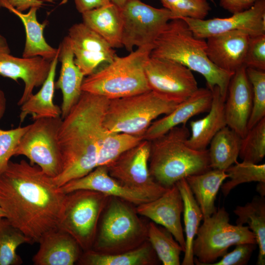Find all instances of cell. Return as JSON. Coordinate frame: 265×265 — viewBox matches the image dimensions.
Returning a JSON list of instances; mask_svg holds the SVG:
<instances>
[{
    "instance_id": "6da1fadb",
    "label": "cell",
    "mask_w": 265,
    "mask_h": 265,
    "mask_svg": "<svg viewBox=\"0 0 265 265\" xmlns=\"http://www.w3.org/2000/svg\"><path fill=\"white\" fill-rule=\"evenodd\" d=\"M66 195L53 178L24 159L10 161L0 174V208L30 243L58 229Z\"/></svg>"
},
{
    "instance_id": "7a4b0ae2",
    "label": "cell",
    "mask_w": 265,
    "mask_h": 265,
    "mask_svg": "<svg viewBox=\"0 0 265 265\" xmlns=\"http://www.w3.org/2000/svg\"><path fill=\"white\" fill-rule=\"evenodd\" d=\"M109 100L82 91L78 103L62 120L58 133L63 167L53 178L60 187L97 167L99 150L107 131L103 125Z\"/></svg>"
},
{
    "instance_id": "3957f363",
    "label": "cell",
    "mask_w": 265,
    "mask_h": 265,
    "mask_svg": "<svg viewBox=\"0 0 265 265\" xmlns=\"http://www.w3.org/2000/svg\"><path fill=\"white\" fill-rule=\"evenodd\" d=\"M205 39L195 37L186 22L182 19L170 20L155 41L151 57L177 62L205 79L212 91L217 86L226 100L230 81L234 73L217 67L207 54Z\"/></svg>"
},
{
    "instance_id": "277c9868",
    "label": "cell",
    "mask_w": 265,
    "mask_h": 265,
    "mask_svg": "<svg viewBox=\"0 0 265 265\" xmlns=\"http://www.w3.org/2000/svg\"><path fill=\"white\" fill-rule=\"evenodd\" d=\"M186 125L175 127L150 141L149 168L154 180L165 188L182 179L211 169L208 150L189 147Z\"/></svg>"
},
{
    "instance_id": "5b68a950",
    "label": "cell",
    "mask_w": 265,
    "mask_h": 265,
    "mask_svg": "<svg viewBox=\"0 0 265 265\" xmlns=\"http://www.w3.org/2000/svg\"><path fill=\"white\" fill-rule=\"evenodd\" d=\"M153 48L142 47L127 55H116L110 62L84 78L82 91L112 100L151 90L144 65Z\"/></svg>"
},
{
    "instance_id": "8992f818",
    "label": "cell",
    "mask_w": 265,
    "mask_h": 265,
    "mask_svg": "<svg viewBox=\"0 0 265 265\" xmlns=\"http://www.w3.org/2000/svg\"><path fill=\"white\" fill-rule=\"evenodd\" d=\"M148 240V224L132 204L109 196L102 212L91 250L104 254L128 251Z\"/></svg>"
},
{
    "instance_id": "52a82bcc",
    "label": "cell",
    "mask_w": 265,
    "mask_h": 265,
    "mask_svg": "<svg viewBox=\"0 0 265 265\" xmlns=\"http://www.w3.org/2000/svg\"><path fill=\"white\" fill-rule=\"evenodd\" d=\"M179 104L152 90L109 100L103 125L109 132L143 137L154 120L168 114Z\"/></svg>"
},
{
    "instance_id": "ba28073f",
    "label": "cell",
    "mask_w": 265,
    "mask_h": 265,
    "mask_svg": "<svg viewBox=\"0 0 265 265\" xmlns=\"http://www.w3.org/2000/svg\"><path fill=\"white\" fill-rule=\"evenodd\" d=\"M193 242L194 262L211 265L222 257L233 245L256 244L255 235L248 226L230 223L229 214L224 207L218 208L210 216L203 219Z\"/></svg>"
},
{
    "instance_id": "9c48e42d",
    "label": "cell",
    "mask_w": 265,
    "mask_h": 265,
    "mask_svg": "<svg viewBox=\"0 0 265 265\" xmlns=\"http://www.w3.org/2000/svg\"><path fill=\"white\" fill-rule=\"evenodd\" d=\"M109 197L87 189L75 190L66 195L58 229L70 235L83 252L92 249L100 218Z\"/></svg>"
},
{
    "instance_id": "30bf717a",
    "label": "cell",
    "mask_w": 265,
    "mask_h": 265,
    "mask_svg": "<svg viewBox=\"0 0 265 265\" xmlns=\"http://www.w3.org/2000/svg\"><path fill=\"white\" fill-rule=\"evenodd\" d=\"M61 117L34 120L22 137L14 156H24L31 164L38 166L44 173L53 178L61 172L62 155L58 133Z\"/></svg>"
},
{
    "instance_id": "8fae6325",
    "label": "cell",
    "mask_w": 265,
    "mask_h": 265,
    "mask_svg": "<svg viewBox=\"0 0 265 265\" xmlns=\"http://www.w3.org/2000/svg\"><path fill=\"white\" fill-rule=\"evenodd\" d=\"M121 11L123 19L121 42L129 52L134 47H153L167 23L176 19L168 9L155 8L140 0H127Z\"/></svg>"
},
{
    "instance_id": "7c38bea8",
    "label": "cell",
    "mask_w": 265,
    "mask_h": 265,
    "mask_svg": "<svg viewBox=\"0 0 265 265\" xmlns=\"http://www.w3.org/2000/svg\"><path fill=\"white\" fill-rule=\"evenodd\" d=\"M150 141L143 139L106 165L110 176L123 186L148 195L154 200L168 188L157 183L149 168Z\"/></svg>"
},
{
    "instance_id": "4fadbf2b",
    "label": "cell",
    "mask_w": 265,
    "mask_h": 265,
    "mask_svg": "<svg viewBox=\"0 0 265 265\" xmlns=\"http://www.w3.org/2000/svg\"><path fill=\"white\" fill-rule=\"evenodd\" d=\"M144 73L151 90L178 103L198 89L192 71L171 60L150 56L145 64Z\"/></svg>"
},
{
    "instance_id": "5bb4252c",
    "label": "cell",
    "mask_w": 265,
    "mask_h": 265,
    "mask_svg": "<svg viewBox=\"0 0 265 265\" xmlns=\"http://www.w3.org/2000/svg\"><path fill=\"white\" fill-rule=\"evenodd\" d=\"M182 19L187 24L194 36L199 39H206L235 30L244 31L250 36L265 34V0H258L249 9L228 18Z\"/></svg>"
},
{
    "instance_id": "9a60e30c",
    "label": "cell",
    "mask_w": 265,
    "mask_h": 265,
    "mask_svg": "<svg viewBox=\"0 0 265 265\" xmlns=\"http://www.w3.org/2000/svg\"><path fill=\"white\" fill-rule=\"evenodd\" d=\"M51 61L41 56L18 57L12 55L6 38L0 34V75L24 83L23 94L17 104L21 106L33 93L35 88L46 79Z\"/></svg>"
},
{
    "instance_id": "2e32d148",
    "label": "cell",
    "mask_w": 265,
    "mask_h": 265,
    "mask_svg": "<svg viewBox=\"0 0 265 265\" xmlns=\"http://www.w3.org/2000/svg\"><path fill=\"white\" fill-rule=\"evenodd\" d=\"M76 64L87 76L103 63L110 62L116 55L114 48L100 35L82 22L68 29Z\"/></svg>"
},
{
    "instance_id": "e0dca14e",
    "label": "cell",
    "mask_w": 265,
    "mask_h": 265,
    "mask_svg": "<svg viewBox=\"0 0 265 265\" xmlns=\"http://www.w3.org/2000/svg\"><path fill=\"white\" fill-rule=\"evenodd\" d=\"M183 209L182 196L176 184L158 198L135 208L139 215L149 218L170 232L185 250V237L181 221Z\"/></svg>"
},
{
    "instance_id": "ac0fdd59",
    "label": "cell",
    "mask_w": 265,
    "mask_h": 265,
    "mask_svg": "<svg viewBox=\"0 0 265 265\" xmlns=\"http://www.w3.org/2000/svg\"><path fill=\"white\" fill-rule=\"evenodd\" d=\"M246 66H243L233 75L225 101L227 126L242 138L246 134L252 107V90Z\"/></svg>"
},
{
    "instance_id": "d6986e66",
    "label": "cell",
    "mask_w": 265,
    "mask_h": 265,
    "mask_svg": "<svg viewBox=\"0 0 265 265\" xmlns=\"http://www.w3.org/2000/svg\"><path fill=\"white\" fill-rule=\"evenodd\" d=\"M250 37L239 30L210 36L206 41L208 57L217 67L234 73L244 65Z\"/></svg>"
},
{
    "instance_id": "ffe728a7",
    "label": "cell",
    "mask_w": 265,
    "mask_h": 265,
    "mask_svg": "<svg viewBox=\"0 0 265 265\" xmlns=\"http://www.w3.org/2000/svg\"><path fill=\"white\" fill-rule=\"evenodd\" d=\"M59 188L65 194L79 189L93 190L136 206L153 200L145 193L120 184L110 176L106 166H97L86 175L69 181Z\"/></svg>"
},
{
    "instance_id": "44dd1931",
    "label": "cell",
    "mask_w": 265,
    "mask_h": 265,
    "mask_svg": "<svg viewBox=\"0 0 265 265\" xmlns=\"http://www.w3.org/2000/svg\"><path fill=\"white\" fill-rule=\"evenodd\" d=\"M212 92L208 87L198 89L186 100L179 103L170 113L154 121L143 135V139L151 141L180 125H186L193 116L208 112L211 106Z\"/></svg>"
},
{
    "instance_id": "7402d4cb",
    "label": "cell",
    "mask_w": 265,
    "mask_h": 265,
    "mask_svg": "<svg viewBox=\"0 0 265 265\" xmlns=\"http://www.w3.org/2000/svg\"><path fill=\"white\" fill-rule=\"evenodd\" d=\"M58 61L61 63L58 79L55 88L62 93L61 106L62 119L78 103L82 93L81 86L85 77L74 60V54L69 38L64 37L59 47Z\"/></svg>"
},
{
    "instance_id": "603a6c76",
    "label": "cell",
    "mask_w": 265,
    "mask_h": 265,
    "mask_svg": "<svg viewBox=\"0 0 265 265\" xmlns=\"http://www.w3.org/2000/svg\"><path fill=\"white\" fill-rule=\"evenodd\" d=\"M39 248L32 258L35 265H73L83 251L68 233L57 229L43 236Z\"/></svg>"
},
{
    "instance_id": "cb8c5ba5",
    "label": "cell",
    "mask_w": 265,
    "mask_h": 265,
    "mask_svg": "<svg viewBox=\"0 0 265 265\" xmlns=\"http://www.w3.org/2000/svg\"><path fill=\"white\" fill-rule=\"evenodd\" d=\"M212 92V100L208 113L202 118L190 122L191 133L186 142L189 147L195 150L207 149L214 136L227 126L224 109L225 100L217 86L214 87Z\"/></svg>"
},
{
    "instance_id": "d4e9b609",
    "label": "cell",
    "mask_w": 265,
    "mask_h": 265,
    "mask_svg": "<svg viewBox=\"0 0 265 265\" xmlns=\"http://www.w3.org/2000/svg\"><path fill=\"white\" fill-rule=\"evenodd\" d=\"M0 5L18 16L23 24L26 32V42L22 57L41 56L52 60L57 55L58 48L50 46L44 36L47 22L41 23L37 20L38 8L31 7L27 13H24L10 5L6 0H0Z\"/></svg>"
},
{
    "instance_id": "484cf974",
    "label": "cell",
    "mask_w": 265,
    "mask_h": 265,
    "mask_svg": "<svg viewBox=\"0 0 265 265\" xmlns=\"http://www.w3.org/2000/svg\"><path fill=\"white\" fill-rule=\"evenodd\" d=\"M82 23L103 37L113 48L123 47L121 8L110 2L81 14Z\"/></svg>"
},
{
    "instance_id": "4316f807",
    "label": "cell",
    "mask_w": 265,
    "mask_h": 265,
    "mask_svg": "<svg viewBox=\"0 0 265 265\" xmlns=\"http://www.w3.org/2000/svg\"><path fill=\"white\" fill-rule=\"evenodd\" d=\"M58 53L59 51L52 60L48 75L41 89L36 94H33L21 106L19 115L21 122H23L28 115H30L33 120L43 118L61 117V108L53 102Z\"/></svg>"
},
{
    "instance_id": "83f0119b",
    "label": "cell",
    "mask_w": 265,
    "mask_h": 265,
    "mask_svg": "<svg viewBox=\"0 0 265 265\" xmlns=\"http://www.w3.org/2000/svg\"><path fill=\"white\" fill-rule=\"evenodd\" d=\"M159 262L147 240L134 249L115 254H104L89 250L83 252L77 263L81 265H154Z\"/></svg>"
},
{
    "instance_id": "f1b7e54d",
    "label": "cell",
    "mask_w": 265,
    "mask_h": 265,
    "mask_svg": "<svg viewBox=\"0 0 265 265\" xmlns=\"http://www.w3.org/2000/svg\"><path fill=\"white\" fill-rule=\"evenodd\" d=\"M228 178L225 171L211 169L185 178L201 210L203 219L211 216L216 211L215 200L217 194Z\"/></svg>"
},
{
    "instance_id": "f546056e",
    "label": "cell",
    "mask_w": 265,
    "mask_h": 265,
    "mask_svg": "<svg viewBox=\"0 0 265 265\" xmlns=\"http://www.w3.org/2000/svg\"><path fill=\"white\" fill-rule=\"evenodd\" d=\"M242 137L226 126L214 136L208 150L212 169L225 171L237 162Z\"/></svg>"
},
{
    "instance_id": "4dcf8cb0",
    "label": "cell",
    "mask_w": 265,
    "mask_h": 265,
    "mask_svg": "<svg viewBox=\"0 0 265 265\" xmlns=\"http://www.w3.org/2000/svg\"><path fill=\"white\" fill-rule=\"evenodd\" d=\"M176 185L180 192L184 204L183 212L186 245L181 265H193V242L203 219V214L186 179H181Z\"/></svg>"
},
{
    "instance_id": "1f68e13d",
    "label": "cell",
    "mask_w": 265,
    "mask_h": 265,
    "mask_svg": "<svg viewBox=\"0 0 265 265\" xmlns=\"http://www.w3.org/2000/svg\"><path fill=\"white\" fill-rule=\"evenodd\" d=\"M238 216L236 224H248L256 237L259 247L257 265L265 264V201L264 197H255L244 206H238L234 210Z\"/></svg>"
},
{
    "instance_id": "d6a6232c",
    "label": "cell",
    "mask_w": 265,
    "mask_h": 265,
    "mask_svg": "<svg viewBox=\"0 0 265 265\" xmlns=\"http://www.w3.org/2000/svg\"><path fill=\"white\" fill-rule=\"evenodd\" d=\"M148 240L163 265H180V256L184 249L171 233L153 221L148 223Z\"/></svg>"
},
{
    "instance_id": "836d02e7",
    "label": "cell",
    "mask_w": 265,
    "mask_h": 265,
    "mask_svg": "<svg viewBox=\"0 0 265 265\" xmlns=\"http://www.w3.org/2000/svg\"><path fill=\"white\" fill-rule=\"evenodd\" d=\"M143 139L142 136L124 132H107L99 150L97 167L108 165Z\"/></svg>"
},
{
    "instance_id": "e575fe53",
    "label": "cell",
    "mask_w": 265,
    "mask_h": 265,
    "mask_svg": "<svg viewBox=\"0 0 265 265\" xmlns=\"http://www.w3.org/2000/svg\"><path fill=\"white\" fill-rule=\"evenodd\" d=\"M30 243L29 239L5 218L0 220V265H20L23 261L17 253L18 247Z\"/></svg>"
},
{
    "instance_id": "d590c367",
    "label": "cell",
    "mask_w": 265,
    "mask_h": 265,
    "mask_svg": "<svg viewBox=\"0 0 265 265\" xmlns=\"http://www.w3.org/2000/svg\"><path fill=\"white\" fill-rule=\"evenodd\" d=\"M229 180L223 183L221 191L226 197L235 187L243 183L257 182L265 183V164L242 161L235 163L226 170Z\"/></svg>"
},
{
    "instance_id": "8d00e7d4",
    "label": "cell",
    "mask_w": 265,
    "mask_h": 265,
    "mask_svg": "<svg viewBox=\"0 0 265 265\" xmlns=\"http://www.w3.org/2000/svg\"><path fill=\"white\" fill-rule=\"evenodd\" d=\"M265 156V118L241 138L239 156L243 161L258 164Z\"/></svg>"
},
{
    "instance_id": "74e56055",
    "label": "cell",
    "mask_w": 265,
    "mask_h": 265,
    "mask_svg": "<svg viewBox=\"0 0 265 265\" xmlns=\"http://www.w3.org/2000/svg\"><path fill=\"white\" fill-rule=\"evenodd\" d=\"M246 72L252 90V107L248 130L265 118V72L246 67Z\"/></svg>"
},
{
    "instance_id": "f35d334b",
    "label": "cell",
    "mask_w": 265,
    "mask_h": 265,
    "mask_svg": "<svg viewBox=\"0 0 265 265\" xmlns=\"http://www.w3.org/2000/svg\"><path fill=\"white\" fill-rule=\"evenodd\" d=\"M176 19H205L211 10L207 0H159Z\"/></svg>"
},
{
    "instance_id": "ab89813d",
    "label": "cell",
    "mask_w": 265,
    "mask_h": 265,
    "mask_svg": "<svg viewBox=\"0 0 265 265\" xmlns=\"http://www.w3.org/2000/svg\"><path fill=\"white\" fill-rule=\"evenodd\" d=\"M29 127V124L8 130L0 128V174L7 167L10 158L14 156L16 149Z\"/></svg>"
},
{
    "instance_id": "60d3db41",
    "label": "cell",
    "mask_w": 265,
    "mask_h": 265,
    "mask_svg": "<svg viewBox=\"0 0 265 265\" xmlns=\"http://www.w3.org/2000/svg\"><path fill=\"white\" fill-rule=\"evenodd\" d=\"M244 65L246 67L265 71V34L250 37Z\"/></svg>"
},
{
    "instance_id": "b9f144b4",
    "label": "cell",
    "mask_w": 265,
    "mask_h": 265,
    "mask_svg": "<svg viewBox=\"0 0 265 265\" xmlns=\"http://www.w3.org/2000/svg\"><path fill=\"white\" fill-rule=\"evenodd\" d=\"M256 244L241 243L236 245L235 249L227 253L221 259L211 265H244L248 264Z\"/></svg>"
},
{
    "instance_id": "7bdbcfd3",
    "label": "cell",
    "mask_w": 265,
    "mask_h": 265,
    "mask_svg": "<svg viewBox=\"0 0 265 265\" xmlns=\"http://www.w3.org/2000/svg\"><path fill=\"white\" fill-rule=\"evenodd\" d=\"M258 0H219V5L232 14L250 8Z\"/></svg>"
},
{
    "instance_id": "ee69618b",
    "label": "cell",
    "mask_w": 265,
    "mask_h": 265,
    "mask_svg": "<svg viewBox=\"0 0 265 265\" xmlns=\"http://www.w3.org/2000/svg\"><path fill=\"white\" fill-rule=\"evenodd\" d=\"M76 8L80 14L106 5L111 0H74Z\"/></svg>"
},
{
    "instance_id": "f6af8a7d",
    "label": "cell",
    "mask_w": 265,
    "mask_h": 265,
    "mask_svg": "<svg viewBox=\"0 0 265 265\" xmlns=\"http://www.w3.org/2000/svg\"><path fill=\"white\" fill-rule=\"evenodd\" d=\"M7 2L17 10L24 12L31 7L38 9L44 5V0H6Z\"/></svg>"
},
{
    "instance_id": "bcb514c9",
    "label": "cell",
    "mask_w": 265,
    "mask_h": 265,
    "mask_svg": "<svg viewBox=\"0 0 265 265\" xmlns=\"http://www.w3.org/2000/svg\"><path fill=\"white\" fill-rule=\"evenodd\" d=\"M6 99L4 92L0 88V120L3 117L6 109Z\"/></svg>"
},
{
    "instance_id": "7dc6e473",
    "label": "cell",
    "mask_w": 265,
    "mask_h": 265,
    "mask_svg": "<svg viewBox=\"0 0 265 265\" xmlns=\"http://www.w3.org/2000/svg\"><path fill=\"white\" fill-rule=\"evenodd\" d=\"M257 190L261 196L264 197L265 194V183H258L257 186Z\"/></svg>"
},
{
    "instance_id": "c3c4849f",
    "label": "cell",
    "mask_w": 265,
    "mask_h": 265,
    "mask_svg": "<svg viewBox=\"0 0 265 265\" xmlns=\"http://www.w3.org/2000/svg\"><path fill=\"white\" fill-rule=\"evenodd\" d=\"M127 0H111V2L120 8H122Z\"/></svg>"
},
{
    "instance_id": "681fc988",
    "label": "cell",
    "mask_w": 265,
    "mask_h": 265,
    "mask_svg": "<svg viewBox=\"0 0 265 265\" xmlns=\"http://www.w3.org/2000/svg\"><path fill=\"white\" fill-rule=\"evenodd\" d=\"M2 218H5V214L0 208V220Z\"/></svg>"
},
{
    "instance_id": "f907efd6",
    "label": "cell",
    "mask_w": 265,
    "mask_h": 265,
    "mask_svg": "<svg viewBox=\"0 0 265 265\" xmlns=\"http://www.w3.org/2000/svg\"><path fill=\"white\" fill-rule=\"evenodd\" d=\"M210 0L212 2H214V0Z\"/></svg>"
},
{
    "instance_id": "816d5d0a",
    "label": "cell",
    "mask_w": 265,
    "mask_h": 265,
    "mask_svg": "<svg viewBox=\"0 0 265 265\" xmlns=\"http://www.w3.org/2000/svg\"><path fill=\"white\" fill-rule=\"evenodd\" d=\"M1 7L0 5V8H1Z\"/></svg>"
}]
</instances>
